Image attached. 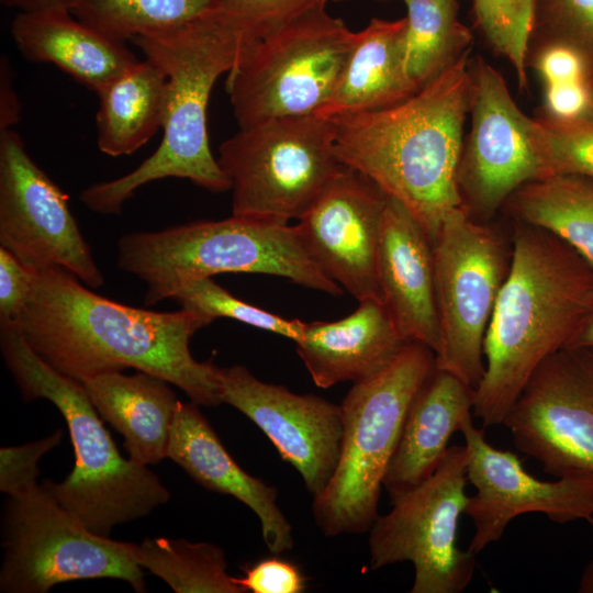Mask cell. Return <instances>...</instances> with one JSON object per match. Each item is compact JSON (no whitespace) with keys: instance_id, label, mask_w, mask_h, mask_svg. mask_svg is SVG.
<instances>
[{"instance_id":"6da1fadb","label":"cell","mask_w":593,"mask_h":593,"mask_svg":"<svg viewBox=\"0 0 593 593\" xmlns=\"http://www.w3.org/2000/svg\"><path fill=\"white\" fill-rule=\"evenodd\" d=\"M88 288L60 267L37 272L12 323L44 361L80 383L134 368L178 387L198 405L222 403L220 367L198 361L189 346L213 320L184 307L157 312L125 305Z\"/></svg>"},{"instance_id":"7a4b0ae2","label":"cell","mask_w":593,"mask_h":593,"mask_svg":"<svg viewBox=\"0 0 593 593\" xmlns=\"http://www.w3.org/2000/svg\"><path fill=\"white\" fill-rule=\"evenodd\" d=\"M469 54L399 103L331 119L339 161L402 203L432 244L447 215L463 208L458 167L470 108Z\"/></svg>"},{"instance_id":"3957f363","label":"cell","mask_w":593,"mask_h":593,"mask_svg":"<svg viewBox=\"0 0 593 593\" xmlns=\"http://www.w3.org/2000/svg\"><path fill=\"white\" fill-rule=\"evenodd\" d=\"M592 306L593 267L549 231L515 222L473 393V416L484 427L503 424L533 372L568 346Z\"/></svg>"},{"instance_id":"277c9868","label":"cell","mask_w":593,"mask_h":593,"mask_svg":"<svg viewBox=\"0 0 593 593\" xmlns=\"http://www.w3.org/2000/svg\"><path fill=\"white\" fill-rule=\"evenodd\" d=\"M132 42L167 76L163 138L134 170L86 188L81 202L93 212L118 215L137 189L165 178L187 179L211 192L230 190L210 147L208 104L216 80L235 67L245 47L238 29L222 9Z\"/></svg>"},{"instance_id":"5b68a950","label":"cell","mask_w":593,"mask_h":593,"mask_svg":"<svg viewBox=\"0 0 593 593\" xmlns=\"http://www.w3.org/2000/svg\"><path fill=\"white\" fill-rule=\"evenodd\" d=\"M4 362L25 401L45 399L66 421L75 452L72 471L43 488L93 533L112 529L150 514L170 493L157 475L118 450L83 385L51 367L26 343L12 322H0Z\"/></svg>"},{"instance_id":"8992f818","label":"cell","mask_w":593,"mask_h":593,"mask_svg":"<svg viewBox=\"0 0 593 593\" xmlns=\"http://www.w3.org/2000/svg\"><path fill=\"white\" fill-rule=\"evenodd\" d=\"M118 266L146 284L145 305L174 296L188 283L219 273L282 277L333 296L343 289L303 248L295 226L233 215L155 232H134L116 244Z\"/></svg>"},{"instance_id":"52a82bcc","label":"cell","mask_w":593,"mask_h":593,"mask_svg":"<svg viewBox=\"0 0 593 593\" xmlns=\"http://www.w3.org/2000/svg\"><path fill=\"white\" fill-rule=\"evenodd\" d=\"M434 367L435 353L428 346L407 342L385 367L355 382L344 398L339 459L312 505L325 536L370 530L407 409Z\"/></svg>"},{"instance_id":"ba28073f","label":"cell","mask_w":593,"mask_h":593,"mask_svg":"<svg viewBox=\"0 0 593 593\" xmlns=\"http://www.w3.org/2000/svg\"><path fill=\"white\" fill-rule=\"evenodd\" d=\"M232 214L288 224L300 220L342 167L335 125L316 114L273 118L239 128L219 148Z\"/></svg>"},{"instance_id":"9c48e42d","label":"cell","mask_w":593,"mask_h":593,"mask_svg":"<svg viewBox=\"0 0 593 593\" xmlns=\"http://www.w3.org/2000/svg\"><path fill=\"white\" fill-rule=\"evenodd\" d=\"M355 40L356 32L320 5L246 46L226 80L239 128L316 114L331 98Z\"/></svg>"},{"instance_id":"30bf717a","label":"cell","mask_w":593,"mask_h":593,"mask_svg":"<svg viewBox=\"0 0 593 593\" xmlns=\"http://www.w3.org/2000/svg\"><path fill=\"white\" fill-rule=\"evenodd\" d=\"M1 539V592L46 593L61 582L101 578L122 580L135 592H146L132 542L88 529L42 484L8 496Z\"/></svg>"},{"instance_id":"8fae6325","label":"cell","mask_w":593,"mask_h":593,"mask_svg":"<svg viewBox=\"0 0 593 593\" xmlns=\"http://www.w3.org/2000/svg\"><path fill=\"white\" fill-rule=\"evenodd\" d=\"M468 449L454 445L421 484L391 499L369 530L370 568L411 562V593H461L471 582L475 555L458 546V525L469 495Z\"/></svg>"},{"instance_id":"7c38bea8","label":"cell","mask_w":593,"mask_h":593,"mask_svg":"<svg viewBox=\"0 0 593 593\" xmlns=\"http://www.w3.org/2000/svg\"><path fill=\"white\" fill-rule=\"evenodd\" d=\"M433 250L439 325L435 367L475 389L484 372V338L512 249L497 231L461 208L444 220Z\"/></svg>"},{"instance_id":"4fadbf2b","label":"cell","mask_w":593,"mask_h":593,"mask_svg":"<svg viewBox=\"0 0 593 593\" xmlns=\"http://www.w3.org/2000/svg\"><path fill=\"white\" fill-rule=\"evenodd\" d=\"M470 131L458 186L463 208L485 223L524 183L544 178L537 121L515 103L502 75L482 57L469 59Z\"/></svg>"},{"instance_id":"5bb4252c","label":"cell","mask_w":593,"mask_h":593,"mask_svg":"<svg viewBox=\"0 0 593 593\" xmlns=\"http://www.w3.org/2000/svg\"><path fill=\"white\" fill-rule=\"evenodd\" d=\"M503 425L516 449L545 472L593 475V349L564 347L548 356Z\"/></svg>"},{"instance_id":"9a60e30c","label":"cell","mask_w":593,"mask_h":593,"mask_svg":"<svg viewBox=\"0 0 593 593\" xmlns=\"http://www.w3.org/2000/svg\"><path fill=\"white\" fill-rule=\"evenodd\" d=\"M0 247L37 271L60 267L92 289L104 282L68 195L13 128L0 131Z\"/></svg>"},{"instance_id":"2e32d148","label":"cell","mask_w":593,"mask_h":593,"mask_svg":"<svg viewBox=\"0 0 593 593\" xmlns=\"http://www.w3.org/2000/svg\"><path fill=\"white\" fill-rule=\"evenodd\" d=\"M461 434L468 449V481L475 489L465 510L474 526L467 548L471 553L477 556L500 540L508 524L523 514H544L558 524L593 517V475L539 480L514 452L491 445L472 419Z\"/></svg>"},{"instance_id":"e0dca14e","label":"cell","mask_w":593,"mask_h":593,"mask_svg":"<svg viewBox=\"0 0 593 593\" xmlns=\"http://www.w3.org/2000/svg\"><path fill=\"white\" fill-rule=\"evenodd\" d=\"M388 194L348 166L294 225L316 266L356 300L381 301L378 257Z\"/></svg>"},{"instance_id":"ac0fdd59","label":"cell","mask_w":593,"mask_h":593,"mask_svg":"<svg viewBox=\"0 0 593 593\" xmlns=\"http://www.w3.org/2000/svg\"><path fill=\"white\" fill-rule=\"evenodd\" d=\"M222 403L247 416L301 475L315 497L332 479L343 441L340 404L257 379L246 367L220 368Z\"/></svg>"},{"instance_id":"d6986e66","label":"cell","mask_w":593,"mask_h":593,"mask_svg":"<svg viewBox=\"0 0 593 593\" xmlns=\"http://www.w3.org/2000/svg\"><path fill=\"white\" fill-rule=\"evenodd\" d=\"M382 303L406 342L436 353L439 325L433 244L406 208L388 195L378 257Z\"/></svg>"},{"instance_id":"ffe728a7","label":"cell","mask_w":593,"mask_h":593,"mask_svg":"<svg viewBox=\"0 0 593 593\" xmlns=\"http://www.w3.org/2000/svg\"><path fill=\"white\" fill-rule=\"evenodd\" d=\"M168 458L205 489L234 496L248 506L260 522L271 553L293 547L292 526L277 504L278 490L247 473L233 459L193 401L177 404Z\"/></svg>"},{"instance_id":"44dd1931","label":"cell","mask_w":593,"mask_h":593,"mask_svg":"<svg viewBox=\"0 0 593 593\" xmlns=\"http://www.w3.org/2000/svg\"><path fill=\"white\" fill-rule=\"evenodd\" d=\"M473 393L458 377L434 367L411 401L385 473L383 486L390 499L434 473L452 434L472 419Z\"/></svg>"},{"instance_id":"7402d4cb","label":"cell","mask_w":593,"mask_h":593,"mask_svg":"<svg viewBox=\"0 0 593 593\" xmlns=\"http://www.w3.org/2000/svg\"><path fill=\"white\" fill-rule=\"evenodd\" d=\"M406 343L383 303L368 299L342 320L305 323L295 349L315 385L327 389L373 376Z\"/></svg>"},{"instance_id":"603a6c76","label":"cell","mask_w":593,"mask_h":593,"mask_svg":"<svg viewBox=\"0 0 593 593\" xmlns=\"http://www.w3.org/2000/svg\"><path fill=\"white\" fill-rule=\"evenodd\" d=\"M10 31L26 59L52 64L94 92L139 60L126 43L86 24L69 9L19 12Z\"/></svg>"},{"instance_id":"cb8c5ba5","label":"cell","mask_w":593,"mask_h":593,"mask_svg":"<svg viewBox=\"0 0 593 593\" xmlns=\"http://www.w3.org/2000/svg\"><path fill=\"white\" fill-rule=\"evenodd\" d=\"M81 384L101 418L124 437L131 459L148 466L168 457L179 402L168 381L144 371H110Z\"/></svg>"},{"instance_id":"d4e9b609","label":"cell","mask_w":593,"mask_h":593,"mask_svg":"<svg viewBox=\"0 0 593 593\" xmlns=\"http://www.w3.org/2000/svg\"><path fill=\"white\" fill-rule=\"evenodd\" d=\"M406 20L373 18L356 32V40L338 82L316 113L325 119L383 109L413 93L405 67L403 37Z\"/></svg>"},{"instance_id":"484cf974","label":"cell","mask_w":593,"mask_h":593,"mask_svg":"<svg viewBox=\"0 0 593 593\" xmlns=\"http://www.w3.org/2000/svg\"><path fill=\"white\" fill-rule=\"evenodd\" d=\"M167 76L153 61L137 60L96 93L98 148L105 155H131L163 126Z\"/></svg>"},{"instance_id":"4316f807","label":"cell","mask_w":593,"mask_h":593,"mask_svg":"<svg viewBox=\"0 0 593 593\" xmlns=\"http://www.w3.org/2000/svg\"><path fill=\"white\" fill-rule=\"evenodd\" d=\"M503 208L514 222L549 231L593 267V179L553 175L517 188Z\"/></svg>"},{"instance_id":"83f0119b","label":"cell","mask_w":593,"mask_h":593,"mask_svg":"<svg viewBox=\"0 0 593 593\" xmlns=\"http://www.w3.org/2000/svg\"><path fill=\"white\" fill-rule=\"evenodd\" d=\"M404 3V67L416 92L471 51L472 34L458 18V0Z\"/></svg>"},{"instance_id":"f1b7e54d","label":"cell","mask_w":593,"mask_h":593,"mask_svg":"<svg viewBox=\"0 0 593 593\" xmlns=\"http://www.w3.org/2000/svg\"><path fill=\"white\" fill-rule=\"evenodd\" d=\"M136 563L177 593H246L227 572L222 548L186 539L145 538L131 544Z\"/></svg>"},{"instance_id":"f546056e","label":"cell","mask_w":593,"mask_h":593,"mask_svg":"<svg viewBox=\"0 0 593 593\" xmlns=\"http://www.w3.org/2000/svg\"><path fill=\"white\" fill-rule=\"evenodd\" d=\"M222 9L221 0H72L69 10L104 35L126 43Z\"/></svg>"},{"instance_id":"4dcf8cb0","label":"cell","mask_w":593,"mask_h":593,"mask_svg":"<svg viewBox=\"0 0 593 593\" xmlns=\"http://www.w3.org/2000/svg\"><path fill=\"white\" fill-rule=\"evenodd\" d=\"M536 0H473L475 25L491 48L513 66L526 89Z\"/></svg>"},{"instance_id":"1f68e13d","label":"cell","mask_w":593,"mask_h":593,"mask_svg":"<svg viewBox=\"0 0 593 593\" xmlns=\"http://www.w3.org/2000/svg\"><path fill=\"white\" fill-rule=\"evenodd\" d=\"M174 299L181 307L199 312L213 321L217 317L232 318L284 336L294 343L303 336L304 322L288 320L238 300L212 278H202L188 283Z\"/></svg>"},{"instance_id":"d6a6232c","label":"cell","mask_w":593,"mask_h":593,"mask_svg":"<svg viewBox=\"0 0 593 593\" xmlns=\"http://www.w3.org/2000/svg\"><path fill=\"white\" fill-rule=\"evenodd\" d=\"M537 145L544 178L580 175L593 179V123L579 119H537Z\"/></svg>"},{"instance_id":"836d02e7","label":"cell","mask_w":593,"mask_h":593,"mask_svg":"<svg viewBox=\"0 0 593 593\" xmlns=\"http://www.w3.org/2000/svg\"><path fill=\"white\" fill-rule=\"evenodd\" d=\"M577 51L593 72V0H536L530 42ZM530 44V43H529Z\"/></svg>"},{"instance_id":"e575fe53","label":"cell","mask_w":593,"mask_h":593,"mask_svg":"<svg viewBox=\"0 0 593 593\" xmlns=\"http://www.w3.org/2000/svg\"><path fill=\"white\" fill-rule=\"evenodd\" d=\"M327 0H221L223 10L238 29L245 47L278 31ZM244 47V48H245Z\"/></svg>"},{"instance_id":"d590c367","label":"cell","mask_w":593,"mask_h":593,"mask_svg":"<svg viewBox=\"0 0 593 593\" xmlns=\"http://www.w3.org/2000/svg\"><path fill=\"white\" fill-rule=\"evenodd\" d=\"M61 438L63 430L59 428L42 439L1 447L0 491L10 496L38 484V461L46 452L58 446Z\"/></svg>"},{"instance_id":"8d00e7d4","label":"cell","mask_w":593,"mask_h":593,"mask_svg":"<svg viewBox=\"0 0 593 593\" xmlns=\"http://www.w3.org/2000/svg\"><path fill=\"white\" fill-rule=\"evenodd\" d=\"M236 580L245 592L253 593H302L307 584L295 563L276 556L244 567V575Z\"/></svg>"},{"instance_id":"74e56055","label":"cell","mask_w":593,"mask_h":593,"mask_svg":"<svg viewBox=\"0 0 593 593\" xmlns=\"http://www.w3.org/2000/svg\"><path fill=\"white\" fill-rule=\"evenodd\" d=\"M37 272L0 247V322L18 318L32 293Z\"/></svg>"},{"instance_id":"f35d334b","label":"cell","mask_w":593,"mask_h":593,"mask_svg":"<svg viewBox=\"0 0 593 593\" xmlns=\"http://www.w3.org/2000/svg\"><path fill=\"white\" fill-rule=\"evenodd\" d=\"M528 57L545 85L585 80L589 67L584 58L569 46L557 43L536 44Z\"/></svg>"},{"instance_id":"ab89813d","label":"cell","mask_w":593,"mask_h":593,"mask_svg":"<svg viewBox=\"0 0 593 593\" xmlns=\"http://www.w3.org/2000/svg\"><path fill=\"white\" fill-rule=\"evenodd\" d=\"M589 104L585 80L546 85L542 114L557 119L583 118Z\"/></svg>"},{"instance_id":"60d3db41","label":"cell","mask_w":593,"mask_h":593,"mask_svg":"<svg viewBox=\"0 0 593 593\" xmlns=\"http://www.w3.org/2000/svg\"><path fill=\"white\" fill-rule=\"evenodd\" d=\"M21 105L13 87L9 61L1 58L0 65V131L13 128L20 120Z\"/></svg>"},{"instance_id":"b9f144b4","label":"cell","mask_w":593,"mask_h":593,"mask_svg":"<svg viewBox=\"0 0 593 593\" xmlns=\"http://www.w3.org/2000/svg\"><path fill=\"white\" fill-rule=\"evenodd\" d=\"M9 8H14L19 12H35L53 9H70L72 0H0Z\"/></svg>"},{"instance_id":"7bdbcfd3","label":"cell","mask_w":593,"mask_h":593,"mask_svg":"<svg viewBox=\"0 0 593 593\" xmlns=\"http://www.w3.org/2000/svg\"><path fill=\"white\" fill-rule=\"evenodd\" d=\"M567 347H585L593 349V306Z\"/></svg>"},{"instance_id":"ee69618b","label":"cell","mask_w":593,"mask_h":593,"mask_svg":"<svg viewBox=\"0 0 593 593\" xmlns=\"http://www.w3.org/2000/svg\"><path fill=\"white\" fill-rule=\"evenodd\" d=\"M588 522L591 526L593 535V517H591ZM578 591L580 593H593V556L582 572Z\"/></svg>"},{"instance_id":"f6af8a7d","label":"cell","mask_w":593,"mask_h":593,"mask_svg":"<svg viewBox=\"0 0 593 593\" xmlns=\"http://www.w3.org/2000/svg\"><path fill=\"white\" fill-rule=\"evenodd\" d=\"M586 82L589 88V104L582 119L593 123V72L588 76Z\"/></svg>"},{"instance_id":"bcb514c9","label":"cell","mask_w":593,"mask_h":593,"mask_svg":"<svg viewBox=\"0 0 593 593\" xmlns=\"http://www.w3.org/2000/svg\"><path fill=\"white\" fill-rule=\"evenodd\" d=\"M327 1L342 2V1H348V0H327Z\"/></svg>"}]
</instances>
